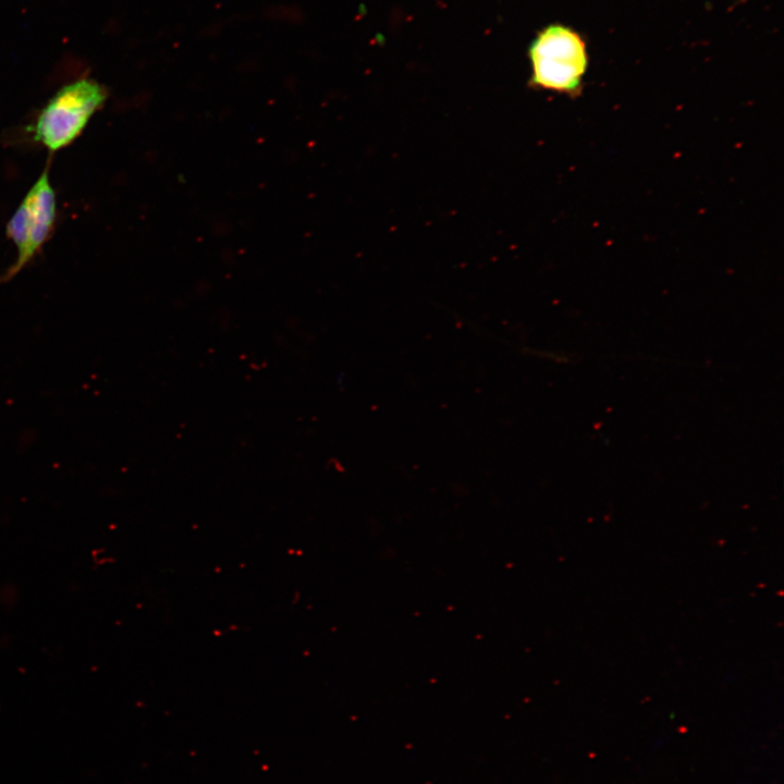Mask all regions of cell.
I'll list each match as a JSON object with an SVG mask.
<instances>
[{
    "mask_svg": "<svg viewBox=\"0 0 784 784\" xmlns=\"http://www.w3.org/2000/svg\"><path fill=\"white\" fill-rule=\"evenodd\" d=\"M56 216V193L45 169L7 224V235L16 247L17 258L1 281L12 279L38 254L52 233Z\"/></svg>",
    "mask_w": 784,
    "mask_h": 784,
    "instance_id": "cell-3",
    "label": "cell"
},
{
    "mask_svg": "<svg viewBox=\"0 0 784 784\" xmlns=\"http://www.w3.org/2000/svg\"><path fill=\"white\" fill-rule=\"evenodd\" d=\"M108 98L94 79L82 78L59 89L41 109L33 125L34 140L50 152L72 144Z\"/></svg>",
    "mask_w": 784,
    "mask_h": 784,
    "instance_id": "cell-2",
    "label": "cell"
},
{
    "mask_svg": "<svg viewBox=\"0 0 784 784\" xmlns=\"http://www.w3.org/2000/svg\"><path fill=\"white\" fill-rule=\"evenodd\" d=\"M529 86L576 97L588 68L586 44L573 29L550 25L538 34L528 51Z\"/></svg>",
    "mask_w": 784,
    "mask_h": 784,
    "instance_id": "cell-1",
    "label": "cell"
}]
</instances>
